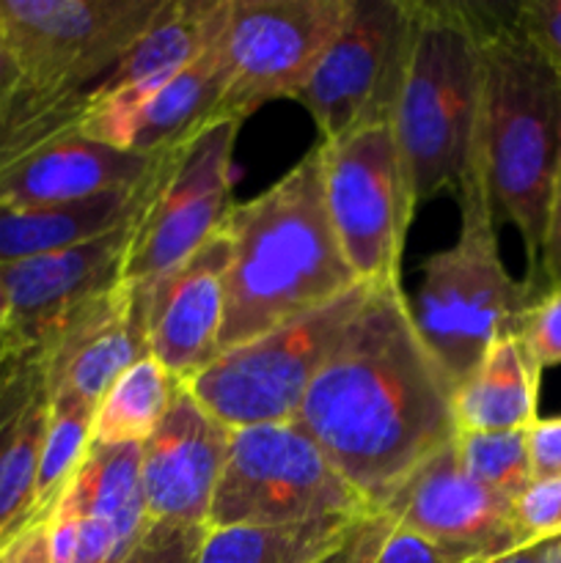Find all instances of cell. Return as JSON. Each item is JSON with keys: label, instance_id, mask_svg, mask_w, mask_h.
I'll use <instances>...</instances> for the list:
<instances>
[{"label": "cell", "instance_id": "cell-1", "mask_svg": "<svg viewBox=\"0 0 561 563\" xmlns=\"http://www.w3.org/2000/svg\"><path fill=\"white\" fill-rule=\"evenodd\" d=\"M451 396L454 383L424 344L402 284H377L314 377L295 423L377 509L451 443Z\"/></svg>", "mask_w": 561, "mask_h": 563}, {"label": "cell", "instance_id": "cell-2", "mask_svg": "<svg viewBox=\"0 0 561 563\" xmlns=\"http://www.w3.org/2000/svg\"><path fill=\"white\" fill-rule=\"evenodd\" d=\"M218 355L336 300L363 280L324 207L317 146L251 201L234 203Z\"/></svg>", "mask_w": 561, "mask_h": 563}, {"label": "cell", "instance_id": "cell-3", "mask_svg": "<svg viewBox=\"0 0 561 563\" xmlns=\"http://www.w3.org/2000/svg\"><path fill=\"white\" fill-rule=\"evenodd\" d=\"M482 31V108L476 159L495 212L526 245L528 278L537 300L539 258L550 192L561 168V77L517 31L512 14L476 5Z\"/></svg>", "mask_w": 561, "mask_h": 563}, {"label": "cell", "instance_id": "cell-4", "mask_svg": "<svg viewBox=\"0 0 561 563\" xmlns=\"http://www.w3.org/2000/svg\"><path fill=\"white\" fill-rule=\"evenodd\" d=\"M482 77L476 5L413 0L410 55L394 132L416 203L443 190L457 192L476 165Z\"/></svg>", "mask_w": 561, "mask_h": 563}, {"label": "cell", "instance_id": "cell-5", "mask_svg": "<svg viewBox=\"0 0 561 563\" xmlns=\"http://www.w3.org/2000/svg\"><path fill=\"white\" fill-rule=\"evenodd\" d=\"M460 231L443 251L421 267L416 306L410 308L424 344L429 346L451 383H462L501 335L517 333L534 297L504 267L479 159L462 179Z\"/></svg>", "mask_w": 561, "mask_h": 563}, {"label": "cell", "instance_id": "cell-6", "mask_svg": "<svg viewBox=\"0 0 561 563\" xmlns=\"http://www.w3.org/2000/svg\"><path fill=\"white\" fill-rule=\"evenodd\" d=\"M369 295L372 284H355L336 300L220 352L185 385L231 432L292 423L314 377L333 355Z\"/></svg>", "mask_w": 561, "mask_h": 563}, {"label": "cell", "instance_id": "cell-7", "mask_svg": "<svg viewBox=\"0 0 561 563\" xmlns=\"http://www.w3.org/2000/svg\"><path fill=\"white\" fill-rule=\"evenodd\" d=\"M240 121H215L157 154L146 198L130 223L121 284L143 289L179 267L223 231L234 198V141Z\"/></svg>", "mask_w": 561, "mask_h": 563}, {"label": "cell", "instance_id": "cell-8", "mask_svg": "<svg viewBox=\"0 0 561 563\" xmlns=\"http://www.w3.org/2000/svg\"><path fill=\"white\" fill-rule=\"evenodd\" d=\"M372 509L317 443L292 423L234 429L207 528L300 526Z\"/></svg>", "mask_w": 561, "mask_h": 563}, {"label": "cell", "instance_id": "cell-9", "mask_svg": "<svg viewBox=\"0 0 561 563\" xmlns=\"http://www.w3.org/2000/svg\"><path fill=\"white\" fill-rule=\"evenodd\" d=\"M324 207L341 253L363 284H399L416 214L394 124H369L317 143Z\"/></svg>", "mask_w": 561, "mask_h": 563}, {"label": "cell", "instance_id": "cell-10", "mask_svg": "<svg viewBox=\"0 0 561 563\" xmlns=\"http://www.w3.org/2000/svg\"><path fill=\"white\" fill-rule=\"evenodd\" d=\"M163 0H0V44L36 97H72L102 80Z\"/></svg>", "mask_w": 561, "mask_h": 563}, {"label": "cell", "instance_id": "cell-11", "mask_svg": "<svg viewBox=\"0 0 561 563\" xmlns=\"http://www.w3.org/2000/svg\"><path fill=\"white\" fill-rule=\"evenodd\" d=\"M410 33L413 0H350L344 25L295 97L311 113L319 141L394 124Z\"/></svg>", "mask_w": 561, "mask_h": 563}, {"label": "cell", "instance_id": "cell-12", "mask_svg": "<svg viewBox=\"0 0 561 563\" xmlns=\"http://www.w3.org/2000/svg\"><path fill=\"white\" fill-rule=\"evenodd\" d=\"M350 0H229L220 121H245L275 99H295L341 31Z\"/></svg>", "mask_w": 561, "mask_h": 563}, {"label": "cell", "instance_id": "cell-13", "mask_svg": "<svg viewBox=\"0 0 561 563\" xmlns=\"http://www.w3.org/2000/svg\"><path fill=\"white\" fill-rule=\"evenodd\" d=\"M229 0H163L119 64L86 91L80 135L130 152L143 110L223 33Z\"/></svg>", "mask_w": 561, "mask_h": 563}, {"label": "cell", "instance_id": "cell-14", "mask_svg": "<svg viewBox=\"0 0 561 563\" xmlns=\"http://www.w3.org/2000/svg\"><path fill=\"white\" fill-rule=\"evenodd\" d=\"M377 511L468 561L493 563L526 548L512 520V504L468 476L454 438L407 473Z\"/></svg>", "mask_w": 561, "mask_h": 563}, {"label": "cell", "instance_id": "cell-15", "mask_svg": "<svg viewBox=\"0 0 561 563\" xmlns=\"http://www.w3.org/2000/svg\"><path fill=\"white\" fill-rule=\"evenodd\" d=\"M130 223L64 251L0 264L20 352H47L82 308L121 284Z\"/></svg>", "mask_w": 561, "mask_h": 563}, {"label": "cell", "instance_id": "cell-16", "mask_svg": "<svg viewBox=\"0 0 561 563\" xmlns=\"http://www.w3.org/2000/svg\"><path fill=\"white\" fill-rule=\"evenodd\" d=\"M223 427L185 383L152 438L141 443V489L148 522L207 526L215 489L229 456Z\"/></svg>", "mask_w": 561, "mask_h": 563}, {"label": "cell", "instance_id": "cell-17", "mask_svg": "<svg viewBox=\"0 0 561 563\" xmlns=\"http://www.w3.org/2000/svg\"><path fill=\"white\" fill-rule=\"evenodd\" d=\"M229 236L218 231L201 251L143 289H132L143 313L148 355L179 383H190L218 357L226 317Z\"/></svg>", "mask_w": 561, "mask_h": 563}, {"label": "cell", "instance_id": "cell-18", "mask_svg": "<svg viewBox=\"0 0 561 563\" xmlns=\"http://www.w3.org/2000/svg\"><path fill=\"white\" fill-rule=\"evenodd\" d=\"M146 355L138 297L130 286L119 284L82 308L42 352L44 385L47 390H72L97 407L110 385Z\"/></svg>", "mask_w": 561, "mask_h": 563}, {"label": "cell", "instance_id": "cell-19", "mask_svg": "<svg viewBox=\"0 0 561 563\" xmlns=\"http://www.w3.org/2000/svg\"><path fill=\"white\" fill-rule=\"evenodd\" d=\"M157 154L105 146L82 135H64L0 170V203L14 209L58 207L102 192L138 187L152 174Z\"/></svg>", "mask_w": 561, "mask_h": 563}, {"label": "cell", "instance_id": "cell-20", "mask_svg": "<svg viewBox=\"0 0 561 563\" xmlns=\"http://www.w3.org/2000/svg\"><path fill=\"white\" fill-rule=\"evenodd\" d=\"M539 379L520 335H501L462 383L454 385V432H522L537 421Z\"/></svg>", "mask_w": 561, "mask_h": 563}, {"label": "cell", "instance_id": "cell-21", "mask_svg": "<svg viewBox=\"0 0 561 563\" xmlns=\"http://www.w3.org/2000/svg\"><path fill=\"white\" fill-rule=\"evenodd\" d=\"M148 176L138 187H124L58 207L14 209L0 203V264L64 251L121 229L141 209Z\"/></svg>", "mask_w": 561, "mask_h": 563}, {"label": "cell", "instance_id": "cell-22", "mask_svg": "<svg viewBox=\"0 0 561 563\" xmlns=\"http://www.w3.org/2000/svg\"><path fill=\"white\" fill-rule=\"evenodd\" d=\"M220 38L223 33L193 64H187L168 86L160 88L157 97L143 110L130 152L154 157V154H163L190 141L204 126L220 121V102L226 93V64Z\"/></svg>", "mask_w": 561, "mask_h": 563}, {"label": "cell", "instance_id": "cell-23", "mask_svg": "<svg viewBox=\"0 0 561 563\" xmlns=\"http://www.w3.org/2000/svg\"><path fill=\"white\" fill-rule=\"evenodd\" d=\"M82 517L108 522L121 548L130 550L146 528L141 489V445H91L66 487Z\"/></svg>", "mask_w": 561, "mask_h": 563}, {"label": "cell", "instance_id": "cell-24", "mask_svg": "<svg viewBox=\"0 0 561 563\" xmlns=\"http://www.w3.org/2000/svg\"><path fill=\"white\" fill-rule=\"evenodd\" d=\"M355 520L328 517L300 526L207 528L196 563H317Z\"/></svg>", "mask_w": 561, "mask_h": 563}, {"label": "cell", "instance_id": "cell-25", "mask_svg": "<svg viewBox=\"0 0 561 563\" xmlns=\"http://www.w3.org/2000/svg\"><path fill=\"white\" fill-rule=\"evenodd\" d=\"M179 379L152 355L141 357L108 388L94 410L91 445L146 443L168 412Z\"/></svg>", "mask_w": 561, "mask_h": 563}, {"label": "cell", "instance_id": "cell-26", "mask_svg": "<svg viewBox=\"0 0 561 563\" xmlns=\"http://www.w3.org/2000/svg\"><path fill=\"white\" fill-rule=\"evenodd\" d=\"M91 401L72 390H47V429H44L42 460H38L36 498L31 522L47 520L58 498L91 451L94 429Z\"/></svg>", "mask_w": 561, "mask_h": 563}, {"label": "cell", "instance_id": "cell-27", "mask_svg": "<svg viewBox=\"0 0 561 563\" xmlns=\"http://www.w3.org/2000/svg\"><path fill=\"white\" fill-rule=\"evenodd\" d=\"M44 429H47V385L33 394L0 443V553L22 528L31 526Z\"/></svg>", "mask_w": 561, "mask_h": 563}, {"label": "cell", "instance_id": "cell-28", "mask_svg": "<svg viewBox=\"0 0 561 563\" xmlns=\"http://www.w3.org/2000/svg\"><path fill=\"white\" fill-rule=\"evenodd\" d=\"M454 451L468 476L509 504L534 482L526 429L522 432H454Z\"/></svg>", "mask_w": 561, "mask_h": 563}, {"label": "cell", "instance_id": "cell-29", "mask_svg": "<svg viewBox=\"0 0 561 563\" xmlns=\"http://www.w3.org/2000/svg\"><path fill=\"white\" fill-rule=\"evenodd\" d=\"M512 520L526 548L561 539V476L534 478L512 500Z\"/></svg>", "mask_w": 561, "mask_h": 563}, {"label": "cell", "instance_id": "cell-30", "mask_svg": "<svg viewBox=\"0 0 561 563\" xmlns=\"http://www.w3.org/2000/svg\"><path fill=\"white\" fill-rule=\"evenodd\" d=\"M207 526L146 522L141 537L116 563H196Z\"/></svg>", "mask_w": 561, "mask_h": 563}, {"label": "cell", "instance_id": "cell-31", "mask_svg": "<svg viewBox=\"0 0 561 563\" xmlns=\"http://www.w3.org/2000/svg\"><path fill=\"white\" fill-rule=\"evenodd\" d=\"M517 335L539 372L561 366V286L542 291L526 308Z\"/></svg>", "mask_w": 561, "mask_h": 563}, {"label": "cell", "instance_id": "cell-32", "mask_svg": "<svg viewBox=\"0 0 561 563\" xmlns=\"http://www.w3.org/2000/svg\"><path fill=\"white\" fill-rule=\"evenodd\" d=\"M509 14L517 31L561 77V0H520Z\"/></svg>", "mask_w": 561, "mask_h": 563}, {"label": "cell", "instance_id": "cell-33", "mask_svg": "<svg viewBox=\"0 0 561 563\" xmlns=\"http://www.w3.org/2000/svg\"><path fill=\"white\" fill-rule=\"evenodd\" d=\"M42 385H44L42 352H22V355H16L9 366L0 368V443H3L6 434L11 432L16 418L22 416L28 401L33 399V394H36Z\"/></svg>", "mask_w": 561, "mask_h": 563}, {"label": "cell", "instance_id": "cell-34", "mask_svg": "<svg viewBox=\"0 0 561 563\" xmlns=\"http://www.w3.org/2000/svg\"><path fill=\"white\" fill-rule=\"evenodd\" d=\"M394 522L383 515V511H369V515L358 517L344 537L339 539L330 553H324L317 563H372L377 555L380 544L391 533Z\"/></svg>", "mask_w": 561, "mask_h": 563}, {"label": "cell", "instance_id": "cell-35", "mask_svg": "<svg viewBox=\"0 0 561 563\" xmlns=\"http://www.w3.org/2000/svg\"><path fill=\"white\" fill-rule=\"evenodd\" d=\"M372 563H479L457 555L454 550L410 531V528L394 526L385 542L380 544Z\"/></svg>", "mask_w": 561, "mask_h": 563}, {"label": "cell", "instance_id": "cell-36", "mask_svg": "<svg viewBox=\"0 0 561 563\" xmlns=\"http://www.w3.org/2000/svg\"><path fill=\"white\" fill-rule=\"evenodd\" d=\"M559 286H561V168L559 174H556L553 192H550V203H548V220H544L537 297L548 289H559Z\"/></svg>", "mask_w": 561, "mask_h": 563}, {"label": "cell", "instance_id": "cell-37", "mask_svg": "<svg viewBox=\"0 0 561 563\" xmlns=\"http://www.w3.org/2000/svg\"><path fill=\"white\" fill-rule=\"evenodd\" d=\"M526 443L534 478L561 476V416L537 418L526 429Z\"/></svg>", "mask_w": 561, "mask_h": 563}, {"label": "cell", "instance_id": "cell-38", "mask_svg": "<svg viewBox=\"0 0 561 563\" xmlns=\"http://www.w3.org/2000/svg\"><path fill=\"white\" fill-rule=\"evenodd\" d=\"M0 563H53L47 544V522L38 520L22 528L0 553Z\"/></svg>", "mask_w": 561, "mask_h": 563}, {"label": "cell", "instance_id": "cell-39", "mask_svg": "<svg viewBox=\"0 0 561 563\" xmlns=\"http://www.w3.org/2000/svg\"><path fill=\"white\" fill-rule=\"evenodd\" d=\"M16 355H22V352H20V346H16L14 333H11L9 295H6L3 284H0V368L9 366Z\"/></svg>", "mask_w": 561, "mask_h": 563}, {"label": "cell", "instance_id": "cell-40", "mask_svg": "<svg viewBox=\"0 0 561 563\" xmlns=\"http://www.w3.org/2000/svg\"><path fill=\"white\" fill-rule=\"evenodd\" d=\"M16 93H20V71H16L14 60L6 53L3 44H0V113L14 102Z\"/></svg>", "mask_w": 561, "mask_h": 563}, {"label": "cell", "instance_id": "cell-41", "mask_svg": "<svg viewBox=\"0 0 561 563\" xmlns=\"http://www.w3.org/2000/svg\"><path fill=\"white\" fill-rule=\"evenodd\" d=\"M553 542H556V539H553ZM553 542L528 544V548L515 550V553L504 555V559H498L493 563H548L550 561V550H553Z\"/></svg>", "mask_w": 561, "mask_h": 563}, {"label": "cell", "instance_id": "cell-42", "mask_svg": "<svg viewBox=\"0 0 561 563\" xmlns=\"http://www.w3.org/2000/svg\"><path fill=\"white\" fill-rule=\"evenodd\" d=\"M548 563H561V539H556L553 550H550V561Z\"/></svg>", "mask_w": 561, "mask_h": 563}]
</instances>
